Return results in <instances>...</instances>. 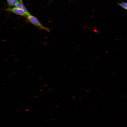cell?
Returning a JSON list of instances; mask_svg holds the SVG:
<instances>
[{"label": "cell", "instance_id": "4", "mask_svg": "<svg viewBox=\"0 0 127 127\" xmlns=\"http://www.w3.org/2000/svg\"><path fill=\"white\" fill-rule=\"evenodd\" d=\"M117 4L125 10H127V2H122L121 3H117Z\"/></svg>", "mask_w": 127, "mask_h": 127}, {"label": "cell", "instance_id": "3", "mask_svg": "<svg viewBox=\"0 0 127 127\" xmlns=\"http://www.w3.org/2000/svg\"><path fill=\"white\" fill-rule=\"evenodd\" d=\"M20 2H17L16 4V6L18 8H20L25 13L27 16L31 15L28 12L27 9L23 5L22 0H19Z\"/></svg>", "mask_w": 127, "mask_h": 127}, {"label": "cell", "instance_id": "1", "mask_svg": "<svg viewBox=\"0 0 127 127\" xmlns=\"http://www.w3.org/2000/svg\"><path fill=\"white\" fill-rule=\"evenodd\" d=\"M26 18L30 23L39 28L48 32H50V30L49 28L43 26L39 20L34 16L30 15L27 16Z\"/></svg>", "mask_w": 127, "mask_h": 127}, {"label": "cell", "instance_id": "2", "mask_svg": "<svg viewBox=\"0 0 127 127\" xmlns=\"http://www.w3.org/2000/svg\"><path fill=\"white\" fill-rule=\"evenodd\" d=\"M7 10L20 15L26 16V14L22 10L18 8L14 7L12 8H8Z\"/></svg>", "mask_w": 127, "mask_h": 127}, {"label": "cell", "instance_id": "5", "mask_svg": "<svg viewBox=\"0 0 127 127\" xmlns=\"http://www.w3.org/2000/svg\"><path fill=\"white\" fill-rule=\"evenodd\" d=\"M8 4L10 6H13L15 5L18 2V0H7Z\"/></svg>", "mask_w": 127, "mask_h": 127}]
</instances>
